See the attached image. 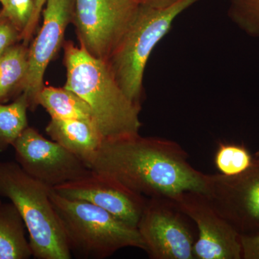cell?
<instances>
[{
	"label": "cell",
	"instance_id": "cell-1",
	"mask_svg": "<svg viewBox=\"0 0 259 259\" xmlns=\"http://www.w3.org/2000/svg\"><path fill=\"white\" fill-rule=\"evenodd\" d=\"M188 158L175 141L138 134L104 141L89 168L148 198L172 199L187 191L206 194L207 175Z\"/></svg>",
	"mask_w": 259,
	"mask_h": 259
},
{
	"label": "cell",
	"instance_id": "cell-2",
	"mask_svg": "<svg viewBox=\"0 0 259 259\" xmlns=\"http://www.w3.org/2000/svg\"><path fill=\"white\" fill-rule=\"evenodd\" d=\"M66 70L64 88L86 102L104 141L139 134L141 106L127 97L106 61L97 59L71 41L63 44Z\"/></svg>",
	"mask_w": 259,
	"mask_h": 259
},
{
	"label": "cell",
	"instance_id": "cell-3",
	"mask_svg": "<svg viewBox=\"0 0 259 259\" xmlns=\"http://www.w3.org/2000/svg\"><path fill=\"white\" fill-rule=\"evenodd\" d=\"M53 189L30 176L18 163L0 161V196L9 199L21 214L32 256L70 259L72 255L51 201Z\"/></svg>",
	"mask_w": 259,
	"mask_h": 259
},
{
	"label": "cell",
	"instance_id": "cell-4",
	"mask_svg": "<svg viewBox=\"0 0 259 259\" xmlns=\"http://www.w3.org/2000/svg\"><path fill=\"white\" fill-rule=\"evenodd\" d=\"M50 198L71 255L103 259L128 247L146 251L137 228L127 226L105 209L85 201L66 198L54 189Z\"/></svg>",
	"mask_w": 259,
	"mask_h": 259
},
{
	"label": "cell",
	"instance_id": "cell-5",
	"mask_svg": "<svg viewBox=\"0 0 259 259\" xmlns=\"http://www.w3.org/2000/svg\"><path fill=\"white\" fill-rule=\"evenodd\" d=\"M204 0H178L166 8L139 6L107 61L114 77L133 102L141 106L146 64L153 49L185 10Z\"/></svg>",
	"mask_w": 259,
	"mask_h": 259
},
{
	"label": "cell",
	"instance_id": "cell-6",
	"mask_svg": "<svg viewBox=\"0 0 259 259\" xmlns=\"http://www.w3.org/2000/svg\"><path fill=\"white\" fill-rule=\"evenodd\" d=\"M139 8L129 0H75L72 23L80 47L107 62Z\"/></svg>",
	"mask_w": 259,
	"mask_h": 259
},
{
	"label": "cell",
	"instance_id": "cell-7",
	"mask_svg": "<svg viewBox=\"0 0 259 259\" xmlns=\"http://www.w3.org/2000/svg\"><path fill=\"white\" fill-rule=\"evenodd\" d=\"M206 197L241 235L259 233V158L235 176L207 175Z\"/></svg>",
	"mask_w": 259,
	"mask_h": 259
},
{
	"label": "cell",
	"instance_id": "cell-8",
	"mask_svg": "<svg viewBox=\"0 0 259 259\" xmlns=\"http://www.w3.org/2000/svg\"><path fill=\"white\" fill-rule=\"evenodd\" d=\"M13 147L17 163L24 171L52 188L82 178L92 171L69 150L30 126Z\"/></svg>",
	"mask_w": 259,
	"mask_h": 259
},
{
	"label": "cell",
	"instance_id": "cell-9",
	"mask_svg": "<svg viewBox=\"0 0 259 259\" xmlns=\"http://www.w3.org/2000/svg\"><path fill=\"white\" fill-rule=\"evenodd\" d=\"M168 200L197 226L194 259L242 258L239 233L215 210L205 194L187 191Z\"/></svg>",
	"mask_w": 259,
	"mask_h": 259
},
{
	"label": "cell",
	"instance_id": "cell-10",
	"mask_svg": "<svg viewBox=\"0 0 259 259\" xmlns=\"http://www.w3.org/2000/svg\"><path fill=\"white\" fill-rule=\"evenodd\" d=\"M183 213L168 199L148 198L138 225L152 259H194V239Z\"/></svg>",
	"mask_w": 259,
	"mask_h": 259
},
{
	"label": "cell",
	"instance_id": "cell-11",
	"mask_svg": "<svg viewBox=\"0 0 259 259\" xmlns=\"http://www.w3.org/2000/svg\"><path fill=\"white\" fill-rule=\"evenodd\" d=\"M75 0H47L42 10V24L28 47V69L23 93L29 110L35 111L39 93L44 88V76L51 61L64 42L66 28L72 23Z\"/></svg>",
	"mask_w": 259,
	"mask_h": 259
},
{
	"label": "cell",
	"instance_id": "cell-12",
	"mask_svg": "<svg viewBox=\"0 0 259 259\" xmlns=\"http://www.w3.org/2000/svg\"><path fill=\"white\" fill-rule=\"evenodd\" d=\"M54 190L66 198L95 204L135 228H137L147 202L144 196L130 190L115 179L93 170L87 176L58 186Z\"/></svg>",
	"mask_w": 259,
	"mask_h": 259
},
{
	"label": "cell",
	"instance_id": "cell-13",
	"mask_svg": "<svg viewBox=\"0 0 259 259\" xmlns=\"http://www.w3.org/2000/svg\"><path fill=\"white\" fill-rule=\"evenodd\" d=\"M46 132L51 140L77 156L88 168L103 142L100 131L92 120L51 119Z\"/></svg>",
	"mask_w": 259,
	"mask_h": 259
},
{
	"label": "cell",
	"instance_id": "cell-14",
	"mask_svg": "<svg viewBox=\"0 0 259 259\" xmlns=\"http://www.w3.org/2000/svg\"><path fill=\"white\" fill-rule=\"evenodd\" d=\"M27 229L13 202L0 199V259H28L32 256Z\"/></svg>",
	"mask_w": 259,
	"mask_h": 259
},
{
	"label": "cell",
	"instance_id": "cell-15",
	"mask_svg": "<svg viewBox=\"0 0 259 259\" xmlns=\"http://www.w3.org/2000/svg\"><path fill=\"white\" fill-rule=\"evenodd\" d=\"M28 47L20 42L0 57V102L23 94L28 69Z\"/></svg>",
	"mask_w": 259,
	"mask_h": 259
},
{
	"label": "cell",
	"instance_id": "cell-16",
	"mask_svg": "<svg viewBox=\"0 0 259 259\" xmlns=\"http://www.w3.org/2000/svg\"><path fill=\"white\" fill-rule=\"evenodd\" d=\"M37 105L47 110L51 119H80L94 122L93 114L88 104L64 87L44 86L37 97Z\"/></svg>",
	"mask_w": 259,
	"mask_h": 259
},
{
	"label": "cell",
	"instance_id": "cell-17",
	"mask_svg": "<svg viewBox=\"0 0 259 259\" xmlns=\"http://www.w3.org/2000/svg\"><path fill=\"white\" fill-rule=\"evenodd\" d=\"M29 102L23 93L11 103L0 102V153L13 146L19 136L28 127Z\"/></svg>",
	"mask_w": 259,
	"mask_h": 259
},
{
	"label": "cell",
	"instance_id": "cell-18",
	"mask_svg": "<svg viewBox=\"0 0 259 259\" xmlns=\"http://www.w3.org/2000/svg\"><path fill=\"white\" fill-rule=\"evenodd\" d=\"M254 156L243 144L220 142L214 157V163L219 174L235 176L248 169Z\"/></svg>",
	"mask_w": 259,
	"mask_h": 259
},
{
	"label": "cell",
	"instance_id": "cell-19",
	"mask_svg": "<svg viewBox=\"0 0 259 259\" xmlns=\"http://www.w3.org/2000/svg\"><path fill=\"white\" fill-rule=\"evenodd\" d=\"M227 15L245 35L259 39V0H229Z\"/></svg>",
	"mask_w": 259,
	"mask_h": 259
},
{
	"label": "cell",
	"instance_id": "cell-20",
	"mask_svg": "<svg viewBox=\"0 0 259 259\" xmlns=\"http://www.w3.org/2000/svg\"><path fill=\"white\" fill-rule=\"evenodd\" d=\"M1 9L22 32L23 37L33 13V0H7L6 5Z\"/></svg>",
	"mask_w": 259,
	"mask_h": 259
},
{
	"label": "cell",
	"instance_id": "cell-21",
	"mask_svg": "<svg viewBox=\"0 0 259 259\" xmlns=\"http://www.w3.org/2000/svg\"><path fill=\"white\" fill-rule=\"evenodd\" d=\"M22 42V32L0 9V57L10 48Z\"/></svg>",
	"mask_w": 259,
	"mask_h": 259
},
{
	"label": "cell",
	"instance_id": "cell-22",
	"mask_svg": "<svg viewBox=\"0 0 259 259\" xmlns=\"http://www.w3.org/2000/svg\"><path fill=\"white\" fill-rule=\"evenodd\" d=\"M33 13H32L31 19H30L28 26L24 31L23 37H22V42L27 46H29L30 40L33 37L34 33L36 31L40 15L42 14V10H44L47 0H33Z\"/></svg>",
	"mask_w": 259,
	"mask_h": 259
},
{
	"label": "cell",
	"instance_id": "cell-23",
	"mask_svg": "<svg viewBox=\"0 0 259 259\" xmlns=\"http://www.w3.org/2000/svg\"><path fill=\"white\" fill-rule=\"evenodd\" d=\"M242 258L259 259V233L253 235L240 234Z\"/></svg>",
	"mask_w": 259,
	"mask_h": 259
},
{
	"label": "cell",
	"instance_id": "cell-24",
	"mask_svg": "<svg viewBox=\"0 0 259 259\" xmlns=\"http://www.w3.org/2000/svg\"><path fill=\"white\" fill-rule=\"evenodd\" d=\"M139 6L152 8H166L176 3L178 0H129Z\"/></svg>",
	"mask_w": 259,
	"mask_h": 259
},
{
	"label": "cell",
	"instance_id": "cell-25",
	"mask_svg": "<svg viewBox=\"0 0 259 259\" xmlns=\"http://www.w3.org/2000/svg\"><path fill=\"white\" fill-rule=\"evenodd\" d=\"M7 0H0V4L2 5V8L6 5Z\"/></svg>",
	"mask_w": 259,
	"mask_h": 259
},
{
	"label": "cell",
	"instance_id": "cell-26",
	"mask_svg": "<svg viewBox=\"0 0 259 259\" xmlns=\"http://www.w3.org/2000/svg\"><path fill=\"white\" fill-rule=\"evenodd\" d=\"M259 156V150L258 151H256V153L254 154V157H258Z\"/></svg>",
	"mask_w": 259,
	"mask_h": 259
},
{
	"label": "cell",
	"instance_id": "cell-27",
	"mask_svg": "<svg viewBox=\"0 0 259 259\" xmlns=\"http://www.w3.org/2000/svg\"><path fill=\"white\" fill-rule=\"evenodd\" d=\"M255 158H259V156H258V157H255Z\"/></svg>",
	"mask_w": 259,
	"mask_h": 259
}]
</instances>
